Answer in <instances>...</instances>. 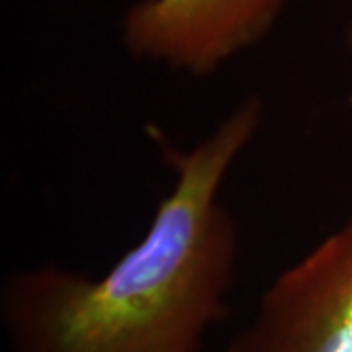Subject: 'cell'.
Returning <instances> with one entry per match:
<instances>
[{
  "label": "cell",
  "instance_id": "7a4b0ae2",
  "mask_svg": "<svg viewBox=\"0 0 352 352\" xmlns=\"http://www.w3.org/2000/svg\"><path fill=\"white\" fill-rule=\"evenodd\" d=\"M226 352H352V214L266 286Z\"/></svg>",
  "mask_w": 352,
  "mask_h": 352
},
{
  "label": "cell",
  "instance_id": "277c9868",
  "mask_svg": "<svg viewBox=\"0 0 352 352\" xmlns=\"http://www.w3.org/2000/svg\"><path fill=\"white\" fill-rule=\"evenodd\" d=\"M346 45H349V51L352 53V22L349 25V30H346Z\"/></svg>",
  "mask_w": 352,
  "mask_h": 352
},
{
  "label": "cell",
  "instance_id": "3957f363",
  "mask_svg": "<svg viewBox=\"0 0 352 352\" xmlns=\"http://www.w3.org/2000/svg\"><path fill=\"white\" fill-rule=\"evenodd\" d=\"M286 0H138L120 38L138 61L190 76L214 75L261 43Z\"/></svg>",
  "mask_w": 352,
  "mask_h": 352
},
{
  "label": "cell",
  "instance_id": "6da1fadb",
  "mask_svg": "<svg viewBox=\"0 0 352 352\" xmlns=\"http://www.w3.org/2000/svg\"><path fill=\"white\" fill-rule=\"evenodd\" d=\"M263 120V100L247 96L176 153L147 231L100 278L59 264L8 274L0 317L10 351L200 352L226 317L239 263V227L221 190Z\"/></svg>",
  "mask_w": 352,
  "mask_h": 352
}]
</instances>
